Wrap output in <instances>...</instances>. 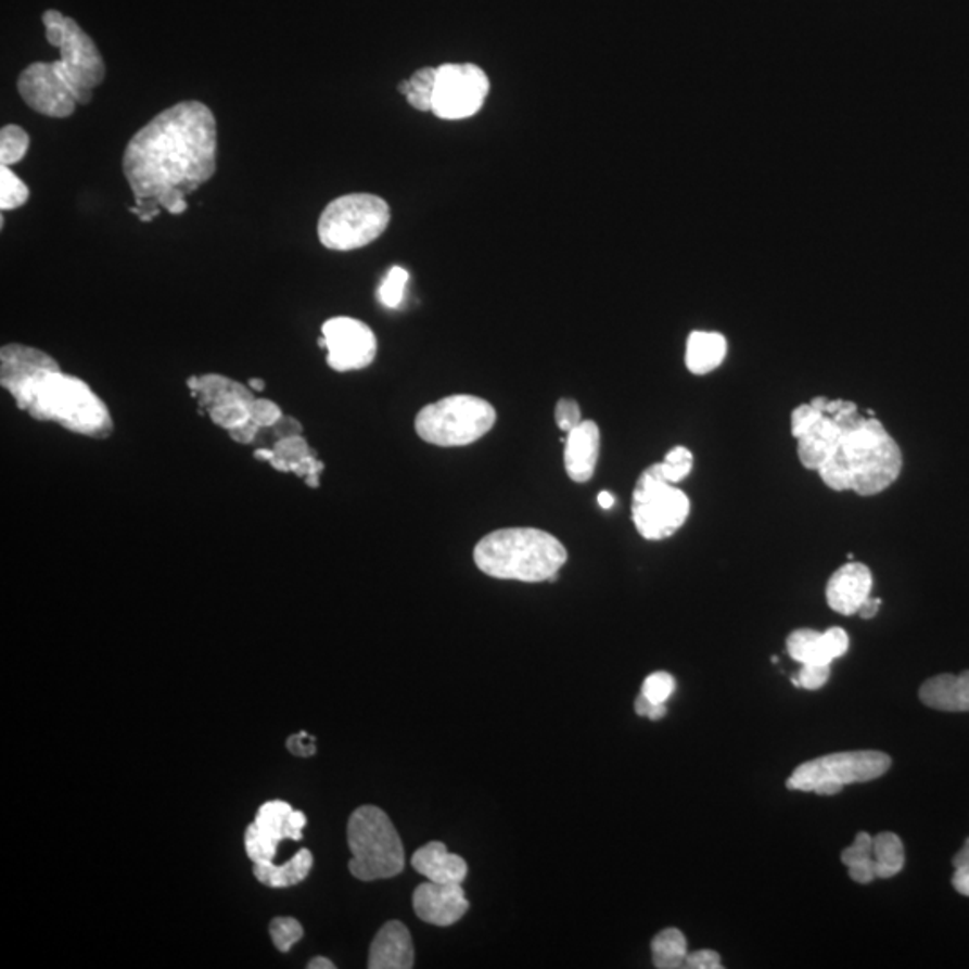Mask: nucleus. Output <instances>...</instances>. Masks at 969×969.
<instances>
[{
  "label": "nucleus",
  "mask_w": 969,
  "mask_h": 969,
  "mask_svg": "<svg viewBox=\"0 0 969 969\" xmlns=\"http://www.w3.org/2000/svg\"><path fill=\"white\" fill-rule=\"evenodd\" d=\"M218 125L213 110L200 101L173 104L142 126L126 144L123 171L130 186L140 221L162 211L178 216L187 196L216 173Z\"/></svg>",
  "instance_id": "nucleus-1"
},
{
  "label": "nucleus",
  "mask_w": 969,
  "mask_h": 969,
  "mask_svg": "<svg viewBox=\"0 0 969 969\" xmlns=\"http://www.w3.org/2000/svg\"><path fill=\"white\" fill-rule=\"evenodd\" d=\"M903 452L880 420L867 417L853 430L842 431L839 446L820 469L823 482L837 493L877 496L896 482Z\"/></svg>",
  "instance_id": "nucleus-2"
},
{
  "label": "nucleus",
  "mask_w": 969,
  "mask_h": 969,
  "mask_svg": "<svg viewBox=\"0 0 969 969\" xmlns=\"http://www.w3.org/2000/svg\"><path fill=\"white\" fill-rule=\"evenodd\" d=\"M565 560L564 545L539 528L496 530L474 548L477 570L499 581L554 582Z\"/></svg>",
  "instance_id": "nucleus-3"
},
{
  "label": "nucleus",
  "mask_w": 969,
  "mask_h": 969,
  "mask_svg": "<svg viewBox=\"0 0 969 969\" xmlns=\"http://www.w3.org/2000/svg\"><path fill=\"white\" fill-rule=\"evenodd\" d=\"M26 411L35 420L56 422L76 435L98 441L109 438L114 431L109 406L93 394L89 384L62 370L43 379Z\"/></svg>",
  "instance_id": "nucleus-4"
},
{
  "label": "nucleus",
  "mask_w": 969,
  "mask_h": 969,
  "mask_svg": "<svg viewBox=\"0 0 969 969\" xmlns=\"http://www.w3.org/2000/svg\"><path fill=\"white\" fill-rule=\"evenodd\" d=\"M348 850L353 860L348 871L361 881L386 880L403 872L405 847L388 815L378 806H359L347 826Z\"/></svg>",
  "instance_id": "nucleus-5"
},
{
  "label": "nucleus",
  "mask_w": 969,
  "mask_h": 969,
  "mask_svg": "<svg viewBox=\"0 0 969 969\" xmlns=\"http://www.w3.org/2000/svg\"><path fill=\"white\" fill-rule=\"evenodd\" d=\"M390 205L369 192H354L332 200L318 219V239L329 250L364 248L388 229Z\"/></svg>",
  "instance_id": "nucleus-6"
},
{
  "label": "nucleus",
  "mask_w": 969,
  "mask_h": 969,
  "mask_svg": "<svg viewBox=\"0 0 969 969\" xmlns=\"http://www.w3.org/2000/svg\"><path fill=\"white\" fill-rule=\"evenodd\" d=\"M498 420L494 406L476 395H449L428 405L417 413V435L438 447H462L474 444Z\"/></svg>",
  "instance_id": "nucleus-7"
},
{
  "label": "nucleus",
  "mask_w": 969,
  "mask_h": 969,
  "mask_svg": "<svg viewBox=\"0 0 969 969\" xmlns=\"http://www.w3.org/2000/svg\"><path fill=\"white\" fill-rule=\"evenodd\" d=\"M891 756L880 751L834 752L799 765L787 781L790 790L834 795L847 785L867 783L891 768Z\"/></svg>",
  "instance_id": "nucleus-8"
},
{
  "label": "nucleus",
  "mask_w": 969,
  "mask_h": 969,
  "mask_svg": "<svg viewBox=\"0 0 969 969\" xmlns=\"http://www.w3.org/2000/svg\"><path fill=\"white\" fill-rule=\"evenodd\" d=\"M690 515V499L674 483L664 480L659 463L638 477L633 496V521L647 540L668 539Z\"/></svg>",
  "instance_id": "nucleus-9"
},
{
  "label": "nucleus",
  "mask_w": 969,
  "mask_h": 969,
  "mask_svg": "<svg viewBox=\"0 0 969 969\" xmlns=\"http://www.w3.org/2000/svg\"><path fill=\"white\" fill-rule=\"evenodd\" d=\"M42 22L47 42L60 49V67L67 74L71 84L81 92L85 104H89L93 89L106 78V65L98 46L78 22L62 15L60 11L47 10Z\"/></svg>",
  "instance_id": "nucleus-10"
},
{
  "label": "nucleus",
  "mask_w": 969,
  "mask_h": 969,
  "mask_svg": "<svg viewBox=\"0 0 969 969\" xmlns=\"http://www.w3.org/2000/svg\"><path fill=\"white\" fill-rule=\"evenodd\" d=\"M488 89L487 74L474 63H446L436 67L431 112L441 119H467L482 110Z\"/></svg>",
  "instance_id": "nucleus-11"
},
{
  "label": "nucleus",
  "mask_w": 969,
  "mask_h": 969,
  "mask_svg": "<svg viewBox=\"0 0 969 969\" xmlns=\"http://www.w3.org/2000/svg\"><path fill=\"white\" fill-rule=\"evenodd\" d=\"M16 89L29 109L54 119L71 117L78 104H85L84 95L58 62L31 63L18 76Z\"/></svg>",
  "instance_id": "nucleus-12"
},
{
  "label": "nucleus",
  "mask_w": 969,
  "mask_h": 969,
  "mask_svg": "<svg viewBox=\"0 0 969 969\" xmlns=\"http://www.w3.org/2000/svg\"><path fill=\"white\" fill-rule=\"evenodd\" d=\"M306 825V815L291 808V804L285 801H268L260 806L254 823L246 828V855L254 864L276 860L280 842L285 839L301 840Z\"/></svg>",
  "instance_id": "nucleus-13"
},
{
  "label": "nucleus",
  "mask_w": 969,
  "mask_h": 969,
  "mask_svg": "<svg viewBox=\"0 0 969 969\" xmlns=\"http://www.w3.org/2000/svg\"><path fill=\"white\" fill-rule=\"evenodd\" d=\"M327 365L336 372L367 369L378 354V340L367 323L356 318L336 317L322 326Z\"/></svg>",
  "instance_id": "nucleus-14"
},
{
  "label": "nucleus",
  "mask_w": 969,
  "mask_h": 969,
  "mask_svg": "<svg viewBox=\"0 0 969 969\" xmlns=\"http://www.w3.org/2000/svg\"><path fill=\"white\" fill-rule=\"evenodd\" d=\"M58 370L60 365L40 348L10 343L0 350V383L21 410L29 408L43 379Z\"/></svg>",
  "instance_id": "nucleus-15"
},
{
  "label": "nucleus",
  "mask_w": 969,
  "mask_h": 969,
  "mask_svg": "<svg viewBox=\"0 0 969 969\" xmlns=\"http://www.w3.org/2000/svg\"><path fill=\"white\" fill-rule=\"evenodd\" d=\"M413 910L425 923L451 927L469 910L462 883L425 881L413 892Z\"/></svg>",
  "instance_id": "nucleus-16"
},
{
  "label": "nucleus",
  "mask_w": 969,
  "mask_h": 969,
  "mask_svg": "<svg viewBox=\"0 0 969 969\" xmlns=\"http://www.w3.org/2000/svg\"><path fill=\"white\" fill-rule=\"evenodd\" d=\"M872 573L862 562H847L834 571L826 586L828 605L839 614H858L864 601L871 597Z\"/></svg>",
  "instance_id": "nucleus-17"
},
{
  "label": "nucleus",
  "mask_w": 969,
  "mask_h": 969,
  "mask_svg": "<svg viewBox=\"0 0 969 969\" xmlns=\"http://www.w3.org/2000/svg\"><path fill=\"white\" fill-rule=\"evenodd\" d=\"M788 653L798 663L831 664L850 650V636L844 628L831 627L825 633L798 628L787 639Z\"/></svg>",
  "instance_id": "nucleus-18"
},
{
  "label": "nucleus",
  "mask_w": 969,
  "mask_h": 969,
  "mask_svg": "<svg viewBox=\"0 0 969 969\" xmlns=\"http://www.w3.org/2000/svg\"><path fill=\"white\" fill-rule=\"evenodd\" d=\"M564 466L575 483H587L595 476L600 457V428L592 420H582L565 436Z\"/></svg>",
  "instance_id": "nucleus-19"
},
{
  "label": "nucleus",
  "mask_w": 969,
  "mask_h": 969,
  "mask_svg": "<svg viewBox=\"0 0 969 969\" xmlns=\"http://www.w3.org/2000/svg\"><path fill=\"white\" fill-rule=\"evenodd\" d=\"M416 954L411 933L400 921H388L370 944V969L413 968Z\"/></svg>",
  "instance_id": "nucleus-20"
},
{
  "label": "nucleus",
  "mask_w": 969,
  "mask_h": 969,
  "mask_svg": "<svg viewBox=\"0 0 969 969\" xmlns=\"http://www.w3.org/2000/svg\"><path fill=\"white\" fill-rule=\"evenodd\" d=\"M411 866L435 883H463L469 867L462 856L452 855L442 842L422 845L411 856Z\"/></svg>",
  "instance_id": "nucleus-21"
},
{
  "label": "nucleus",
  "mask_w": 969,
  "mask_h": 969,
  "mask_svg": "<svg viewBox=\"0 0 969 969\" xmlns=\"http://www.w3.org/2000/svg\"><path fill=\"white\" fill-rule=\"evenodd\" d=\"M842 438V428L833 417L825 416L798 438L799 462L809 471L819 472L828 463Z\"/></svg>",
  "instance_id": "nucleus-22"
},
{
  "label": "nucleus",
  "mask_w": 969,
  "mask_h": 969,
  "mask_svg": "<svg viewBox=\"0 0 969 969\" xmlns=\"http://www.w3.org/2000/svg\"><path fill=\"white\" fill-rule=\"evenodd\" d=\"M919 699L932 710L969 711V670L960 675L941 674L928 679L919 690Z\"/></svg>",
  "instance_id": "nucleus-23"
},
{
  "label": "nucleus",
  "mask_w": 969,
  "mask_h": 969,
  "mask_svg": "<svg viewBox=\"0 0 969 969\" xmlns=\"http://www.w3.org/2000/svg\"><path fill=\"white\" fill-rule=\"evenodd\" d=\"M727 354V340L721 332H691L686 343V367L694 375L718 369Z\"/></svg>",
  "instance_id": "nucleus-24"
},
{
  "label": "nucleus",
  "mask_w": 969,
  "mask_h": 969,
  "mask_svg": "<svg viewBox=\"0 0 969 969\" xmlns=\"http://www.w3.org/2000/svg\"><path fill=\"white\" fill-rule=\"evenodd\" d=\"M192 395L200 400L202 410L207 411L214 406L232 405V403L252 405L255 399L252 390L219 373H207L197 378L196 392H192Z\"/></svg>",
  "instance_id": "nucleus-25"
},
{
  "label": "nucleus",
  "mask_w": 969,
  "mask_h": 969,
  "mask_svg": "<svg viewBox=\"0 0 969 969\" xmlns=\"http://www.w3.org/2000/svg\"><path fill=\"white\" fill-rule=\"evenodd\" d=\"M313 869V853L309 850L298 851L290 862H285L282 866H276L273 862H263V864H254V875L263 885L270 889H285V887H295L301 881L309 877Z\"/></svg>",
  "instance_id": "nucleus-26"
},
{
  "label": "nucleus",
  "mask_w": 969,
  "mask_h": 969,
  "mask_svg": "<svg viewBox=\"0 0 969 969\" xmlns=\"http://www.w3.org/2000/svg\"><path fill=\"white\" fill-rule=\"evenodd\" d=\"M842 864L847 867L851 880L862 885L871 883L877 878V862H875V837L860 831L856 833L855 842L842 851Z\"/></svg>",
  "instance_id": "nucleus-27"
},
{
  "label": "nucleus",
  "mask_w": 969,
  "mask_h": 969,
  "mask_svg": "<svg viewBox=\"0 0 969 969\" xmlns=\"http://www.w3.org/2000/svg\"><path fill=\"white\" fill-rule=\"evenodd\" d=\"M688 943L677 928H666L652 939L653 966L659 969L686 968Z\"/></svg>",
  "instance_id": "nucleus-28"
},
{
  "label": "nucleus",
  "mask_w": 969,
  "mask_h": 969,
  "mask_svg": "<svg viewBox=\"0 0 969 969\" xmlns=\"http://www.w3.org/2000/svg\"><path fill=\"white\" fill-rule=\"evenodd\" d=\"M875 862H877V878L896 877L905 867V847L896 833L883 831L875 837Z\"/></svg>",
  "instance_id": "nucleus-29"
},
{
  "label": "nucleus",
  "mask_w": 969,
  "mask_h": 969,
  "mask_svg": "<svg viewBox=\"0 0 969 969\" xmlns=\"http://www.w3.org/2000/svg\"><path fill=\"white\" fill-rule=\"evenodd\" d=\"M436 87V67H424L417 71L410 79L399 85L400 93H405L408 103L419 112H431Z\"/></svg>",
  "instance_id": "nucleus-30"
},
{
  "label": "nucleus",
  "mask_w": 969,
  "mask_h": 969,
  "mask_svg": "<svg viewBox=\"0 0 969 969\" xmlns=\"http://www.w3.org/2000/svg\"><path fill=\"white\" fill-rule=\"evenodd\" d=\"M29 150V136L21 126L8 125L0 130V166H13Z\"/></svg>",
  "instance_id": "nucleus-31"
},
{
  "label": "nucleus",
  "mask_w": 969,
  "mask_h": 969,
  "mask_svg": "<svg viewBox=\"0 0 969 969\" xmlns=\"http://www.w3.org/2000/svg\"><path fill=\"white\" fill-rule=\"evenodd\" d=\"M29 200V189L10 166H0V208L15 211Z\"/></svg>",
  "instance_id": "nucleus-32"
},
{
  "label": "nucleus",
  "mask_w": 969,
  "mask_h": 969,
  "mask_svg": "<svg viewBox=\"0 0 969 969\" xmlns=\"http://www.w3.org/2000/svg\"><path fill=\"white\" fill-rule=\"evenodd\" d=\"M408 280H410V273L405 268H400V266L390 268L388 273L384 277L381 285H379V302L384 307H388V309H397L403 304V298H405Z\"/></svg>",
  "instance_id": "nucleus-33"
},
{
  "label": "nucleus",
  "mask_w": 969,
  "mask_h": 969,
  "mask_svg": "<svg viewBox=\"0 0 969 969\" xmlns=\"http://www.w3.org/2000/svg\"><path fill=\"white\" fill-rule=\"evenodd\" d=\"M693 469V455L685 446H677L668 451L663 462L659 463V471L668 483H679L690 476Z\"/></svg>",
  "instance_id": "nucleus-34"
},
{
  "label": "nucleus",
  "mask_w": 969,
  "mask_h": 969,
  "mask_svg": "<svg viewBox=\"0 0 969 969\" xmlns=\"http://www.w3.org/2000/svg\"><path fill=\"white\" fill-rule=\"evenodd\" d=\"M270 935L276 948L285 954L301 941L304 928L295 918H276L270 925Z\"/></svg>",
  "instance_id": "nucleus-35"
},
{
  "label": "nucleus",
  "mask_w": 969,
  "mask_h": 969,
  "mask_svg": "<svg viewBox=\"0 0 969 969\" xmlns=\"http://www.w3.org/2000/svg\"><path fill=\"white\" fill-rule=\"evenodd\" d=\"M250 406L244 403H232V405L214 406L207 411L208 417L214 424L230 431L238 425L244 424L250 420Z\"/></svg>",
  "instance_id": "nucleus-36"
},
{
  "label": "nucleus",
  "mask_w": 969,
  "mask_h": 969,
  "mask_svg": "<svg viewBox=\"0 0 969 969\" xmlns=\"http://www.w3.org/2000/svg\"><path fill=\"white\" fill-rule=\"evenodd\" d=\"M273 451H276V458H279V460H282V462L290 466V472L291 469H293V466L302 462L304 458L315 455V452L311 451V447L307 446V442L304 441L301 435H291L285 436V438H280V441L276 442Z\"/></svg>",
  "instance_id": "nucleus-37"
},
{
  "label": "nucleus",
  "mask_w": 969,
  "mask_h": 969,
  "mask_svg": "<svg viewBox=\"0 0 969 969\" xmlns=\"http://www.w3.org/2000/svg\"><path fill=\"white\" fill-rule=\"evenodd\" d=\"M674 691L675 679L666 672H655V674L648 675L647 679H645L643 688H641V693L653 704H666V700L674 694Z\"/></svg>",
  "instance_id": "nucleus-38"
},
{
  "label": "nucleus",
  "mask_w": 969,
  "mask_h": 969,
  "mask_svg": "<svg viewBox=\"0 0 969 969\" xmlns=\"http://www.w3.org/2000/svg\"><path fill=\"white\" fill-rule=\"evenodd\" d=\"M801 666L803 668L799 670V674L792 679L793 686H798V688L819 690L830 679L831 664L806 663Z\"/></svg>",
  "instance_id": "nucleus-39"
},
{
  "label": "nucleus",
  "mask_w": 969,
  "mask_h": 969,
  "mask_svg": "<svg viewBox=\"0 0 969 969\" xmlns=\"http://www.w3.org/2000/svg\"><path fill=\"white\" fill-rule=\"evenodd\" d=\"M282 417H284L282 416V410L271 400L254 399V403L250 406V419L254 420L260 430L276 425Z\"/></svg>",
  "instance_id": "nucleus-40"
},
{
  "label": "nucleus",
  "mask_w": 969,
  "mask_h": 969,
  "mask_svg": "<svg viewBox=\"0 0 969 969\" xmlns=\"http://www.w3.org/2000/svg\"><path fill=\"white\" fill-rule=\"evenodd\" d=\"M554 420L560 430L570 433L582 422L581 406L573 399H560L554 406Z\"/></svg>",
  "instance_id": "nucleus-41"
},
{
  "label": "nucleus",
  "mask_w": 969,
  "mask_h": 969,
  "mask_svg": "<svg viewBox=\"0 0 969 969\" xmlns=\"http://www.w3.org/2000/svg\"><path fill=\"white\" fill-rule=\"evenodd\" d=\"M954 867L952 883H954L955 891L969 897V839H966L965 845L954 856Z\"/></svg>",
  "instance_id": "nucleus-42"
},
{
  "label": "nucleus",
  "mask_w": 969,
  "mask_h": 969,
  "mask_svg": "<svg viewBox=\"0 0 969 969\" xmlns=\"http://www.w3.org/2000/svg\"><path fill=\"white\" fill-rule=\"evenodd\" d=\"M825 417V413H820L817 408L809 405H801L792 411V435L795 438L804 435L806 431L812 428V425L817 424L820 419Z\"/></svg>",
  "instance_id": "nucleus-43"
},
{
  "label": "nucleus",
  "mask_w": 969,
  "mask_h": 969,
  "mask_svg": "<svg viewBox=\"0 0 969 969\" xmlns=\"http://www.w3.org/2000/svg\"><path fill=\"white\" fill-rule=\"evenodd\" d=\"M285 745H288V751L295 756L311 757L317 752V738L311 737L309 732L302 731L288 738Z\"/></svg>",
  "instance_id": "nucleus-44"
},
{
  "label": "nucleus",
  "mask_w": 969,
  "mask_h": 969,
  "mask_svg": "<svg viewBox=\"0 0 969 969\" xmlns=\"http://www.w3.org/2000/svg\"><path fill=\"white\" fill-rule=\"evenodd\" d=\"M686 968L690 969H722L721 955L713 949H699L686 957Z\"/></svg>",
  "instance_id": "nucleus-45"
},
{
  "label": "nucleus",
  "mask_w": 969,
  "mask_h": 969,
  "mask_svg": "<svg viewBox=\"0 0 969 969\" xmlns=\"http://www.w3.org/2000/svg\"><path fill=\"white\" fill-rule=\"evenodd\" d=\"M634 707H636V713L639 716H648L650 721H659V718H663L666 715V704H653L643 693L638 694Z\"/></svg>",
  "instance_id": "nucleus-46"
},
{
  "label": "nucleus",
  "mask_w": 969,
  "mask_h": 969,
  "mask_svg": "<svg viewBox=\"0 0 969 969\" xmlns=\"http://www.w3.org/2000/svg\"><path fill=\"white\" fill-rule=\"evenodd\" d=\"M259 425L255 424L254 420L250 419L248 422H244V424L233 428L229 433L230 436H232V441L239 442V444H252V442L257 438V435H259Z\"/></svg>",
  "instance_id": "nucleus-47"
},
{
  "label": "nucleus",
  "mask_w": 969,
  "mask_h": 969,
  "mask_svg": "<svg viewBox=\"0 0 969 969\" xmlns=\"http://www.w3.org/2000/svg\"><path fill=\"white\" fill-rule=\"evenodd\" d=\"M880 598L869 597L864 601V605L860 607L858 614H860V617H864V620H871V617L877 616L878 611H880Z\"/></svg>",
  "instance_id": "nucleus-48"
},
{
  "label": "nucleus",
  "mask_w": 969,
  "mask_h": 969,
  "mask_svg": "<svg viewBox=\"0 0 969 969\" xmlns=\"http://www.w3.org/2000/svg\"><path fill=\"white\" fill-rule=\"evenodd\" d=\"M307 968H309V969H334V968H336V966H334V962H331V960L326 959V957H315V959H311V960H309V962H307Z\"/></svg>",
  "instance_id": "nucleus-49"
},
{
  "label": "nucleus",
  "mask_w": 969,
  "mask_h": 969,
  "mask_svg": "<svg viewBox=\"0 0 969 969\" xmlns=\"http://www.w3.org/2000/svg\"><path fill=\"white\" fill-rule=\"evenodd\" d=\"M614 503H616V499H614V496H612L611 493L603 490V493L598 494V505H600L603 510H611V508L614 507Z\"/></svg>",
  "instance_id": "nucleus-50"
},
{
  "label": "nucleus",
  "mask_w": 969,
  "mask_h": 969,
  "mask_svg": "<svg viewBox=\"0 0 969 969\" xmlns=\"http://www.w3.org/2000/svg\"><path fill=\"white\" fill-rule=\"evenodd\" d=\"M255 458L271 463L273 462V458H276V451H273V449H271V451L270 449H257V451H255Z\"/></svg>",
  "instance_id": "nucleus-51"
},
{
  "label": "nucleus",
  "mask_w": 969,
  "mask_h": 969,
  "mask_svg": "<svg viewBox=\"0 0 969 969\" xmlns=\"http://www.w3.org/2000/svg\"><path fill=\"white\" fill-rule=\"evenodd\" d=\"M250 388L265 390V381H260V379H252V381H250Z\"/></svg>",
  "instance_id": "nucleus-52"
}]
</instances>
